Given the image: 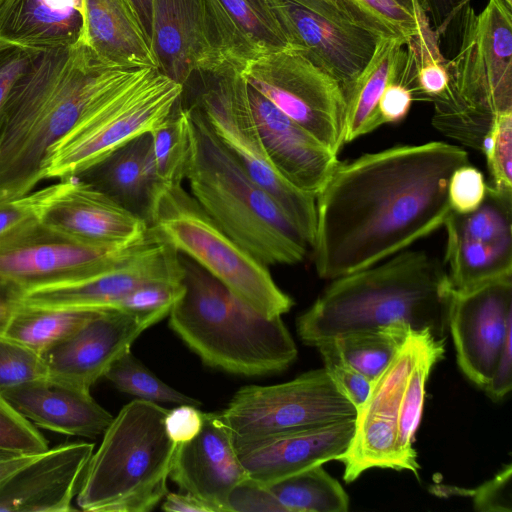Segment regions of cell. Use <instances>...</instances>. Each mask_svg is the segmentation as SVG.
Segmentation results:
<instances>
[{
	"label": "cell",
	"mask_w": 512,
	"mask_h": 512,
	"mask_svg": "<svg viewBox=\"0 0 512 512\" xmlns=\"http://www.w3.org/2000/svg\"><path fill=\"white\" fill-rule=\"evenodd\" d=\"M468 163L454 144L399 145L340 162L316 195L312 248L320 278L373 266L443 226L448 182Z\"/></svg>",
	"instance_id": "cell-1"
},
{
	"label": "cell",
	"mask_w": 512,
	"mask_h": 512,
	"mask_svg": "<svg viewBox=\"0 0 512 512\" xmlns=\"http://www.w3.org/2000/svg\"><path fill=\"white\" fill-rule=\"evenodd\" d=\"M453 297L443 264L424 251L404 250L373 266L338 277L296 320L307 345L404 323L445 338Z\"/></svg>",
	"instance_id": "cell-2"
},
{
	"label": "cell",
	"mask_w": 512,
	"mask_h": 512,
	"mask_svg": "<svg viewBox=\"0 0 512 512\" xmlns=\"http://www.w3.org/2000/svg\"><path fill=\"white\" fill-rule=\"evenodd\" d=\"M179 260L184 291L170 310L169 326L205 365L260 377L294 362L297 347L281 317L261 315L180 252Z\"/></svg>",
	"instance_id": "cell-3"
},
{
	"label": "cell",
	"mask_w": 512,
	"mask_h": 512,
	"mask_svg": "<svg viewBox=\"0 0 512 512\" xmlns=\"http://www.w3.org/2000/svg\"><path fill=\"white\" fill-rule=\"evenodd\" d=\"M182 105L190 119L191 154L185 179L191 195L225 233L263 264L301 262L308 244L296 227L223 147L202 115Z\"/></svg>",
	"instance_id": "cell-4"
},
{
	"label": "cell",
	"mask_w": 512,
	"mask_h": 512,
	"mask_svg": "<svg viewBox=\"0 0 512 512\" xmlns=\"http://www.w3.org/2000/svg\"><path fill=\"white\" fill-rule=\"evenodd\" d=\"M460 15L459 50L446 62L445 92L432 99V124L480 150L496 117L512 112V4L489 0L476 13L468 3Z\"/></svg>",
	"instance_id": "cell-5"
},
{
	"label": "cell",
	"mask_w": 512,
	"mask_h": 512,
	"mask_svg": "<svg viewBox=\"0 0 512 512\" xmlns=\"http://www.w3.org/2000/svg\"><path fill=\"white\" fill-rule=\"evenodd\" d=\"M167 412L136 399L113 417L77 494L82 510L148 512L161 502L178 446L165 429Z\"/></svg>",
	"instance_id": "cell-6"
},
{
	"label": "cell",
	"mask_w": 512,
	"mask_h": 512,
	"mask_svg": "<svg viewBox=\"0 0 512 512\" xmlns=\"http://www.w3.org/2000/svg\"><path fill=\"white\" fill-rule=\"evenodd\" d=\"M243 69L230 63L194 70L181 102L195 108L215 137L276 201L308 246L316 231V197L286 181L270 162L256 127Z\"/></svg>",
	"instance_id": "cell-7"
},
{
	"label": "cell",
	"mask_w": 512,
	"mask_h": 512,
	"mask_svg": "<svg viewBox=\"0 0 512 512\" xmlns=\"http://www.w3.org/2000/svg\"><path fill=\"white\" fill-rule=\"evenodd\" d=\"M141 67H112L80 41L52 90L28 117L0 167V199L26 196L44 180L51 147Z\"/></svg>",
	"instance_id": "cell-8"
},
{
	"label": "cell",
	"mask_w": 512,
	"mask_h": 512,
	"mask_svg": "<svg viewBox=\"0 0 512 512\" xmlns=\"http://www.w3.org/2000/svg\"><path fill=\"white\" fill-rule=\"evenodd\" d=\"M149 228L261 315L281 317L293 307L268 266L225 233L182 184L163 186Z\"/></svg>",
	"instance_id": "cell-9"
},
{
	"label": "cell",
	"mask_w": 512,
	"mask_h": 512,
	"mask_svg": "<svg viewBox=\"0 0 512 512\" xmlns=\"http://www.w3.org/2000/svg\"><path fill=\"white\" fill-rule=\"evenodd\" d=\"M181 94L182 85L158 68H140L51 147L44 180L75 178L124 143L152 131L171 114Z\"/></svg>",
	"instance_id": "cell-10"
},
{
	"label": "cell",
	"mask_w": 512,
	"mask_h": 512,
	"mask_svg": "<svg viewBox=\"0 0 512 512\" xmlns=\"http://www.w3.org/2000/svg\"><path fill=\"white\" fill-rule=\"evenodd\" d=\"M266 1L290 48L333 77L342 92L382 39L401 36L359 0Z\"/></svg>",
	"instance_id": "cell-11"
},
{
	"label": "cell",
	"mask_w": 512,
	"mask_h": 512,
	"mask_svg": "<svg viewBox=\"0 0 512 512\" xmlns=\"http://www.w3.org/2000/svg\"><path fill=\"white\" fill-rule=\"evenodd\" d=\"M218 413L239 455L289 433L354 419L357 410L319 368L280 384L244 386Z\"/></svg>",
	"instance_id": "cell-12"
},
{
	"label": "cell",
	"mask_w": 512,
	"mask_h": 512,
	"mask_svg": "<svg viewBox=\"0 0 512 512\" xmlns=\"http://www.w3.org/2000/svg\"><path fill=\"white\" fill-rule=\"evenodd\" d=\"M150 48L159 71L180 85L196 69H244L260 56L218 0H152Z\"/></svg>",
	"instance_id": "cell-13"
},
{
	"label": "cell",
	"mask_w": 512,
	"mask_h": 512,
	"mask_svg": "<svg viewBox=\"0 0 512 512\" xmlns=\"http://www.w3.org/2000/svg\"><path fill=\"white\" fill-rule=\"evenodd\" d=\"M243 75L279 110L338 155L344 143L345 100L340 84L299 51L260 55Z\"/></svg>",
	"instance_id": "cell-14"
},
{
	"label": "cell",
	"mask_w": 512,
	"mask_h": 512,
	"mask_svg": "<svg viewBox=\"0 0 512 512\" xmlns=\"http://www.w3.org/2000/svg\"><path fill=\"white\" fill-rule=\"evenodd\" d=\"M138 245L126 249L88 245L32 216L0 235V282L24 294L80 282L114 267Z\"/></svg>",
	"instance_id": "cell-15"
},
{
	"label": "cell",
	"mask_w": 512,
	"mask_h": 512,
	"mask_svg": "<svg viewBox=\"0 0 512 512\" xmlns=\"http://www.w3.org/2000/svg\"><path fill=\"white\" fill-rule=\"evenodd\" d=\"M443 226L444 261L455 292L512 277V190L487 185L476 210L466 214L451 211Z\"/></svg>",
	"instance_id": "cell-16"
},
{
	"label": "cell",
	"mask_w": 512,
	"mask_h": 512,
	"mask_svg": "<svg viewBox=\"0 0 512 512\" xmlns=\"http://www.w3.org/2000/svg\"><path fill=\"white\" fill-rule=\"evenodd\" d=\"M21 199L41 223L88 245L126 249L142 243L149 234L143 219L76 177Z\"/></svg>",
	"instance_id": "cell-17"
},
{
	"label": "cell",
	"mask_w": 512,
	"mask_h": 512,
	"mask_svg": "<svg viewBox=\"0 0 512 512\" xmlns=\"http://www.w3.org/2000/svg\"><path fill=\"white\" fill-rule=\"evenodd\" d=\"M182 278L179 252L151 228L148 237L121 262L89 279L26 292V304L114 309L128 293L147 283Z\"/></svg>",
	"instance_id": "cell-18"
},
{
	"label": "cell",
	"mask_w": 512,
	"mask_h": 512,
	"mask_svg": "<svg viewBox=\"0 0 512 512\" xmlns=\"http://www.w3.org/2000/svg\"><path fill=\"white\" fill-rule=\"evenodd\" d=\"M449 330L460 369L484 388L512 331V277L464 293L453 290Z\"/></svg>",
	"instance_id": "cell-19"
},
{
	"label": "cell",
	"mask_w": 512,
	"mask_h": 512,
	"mask_svg": "<svg viewBox=\"0 0 512 512\" xmlns=\"http://www.w3.org/2000/svg\"><path fill=\"white\" fill-rule=\"evenodd\" d=\"M169 313L104 310L42 354L48 376L90 390L146 329Z\"/></svg>",
	"instance_id": "cell-20"
},
{
	"label": "cell",
	"mask_w": 512,
	"mask_h": 512,
	"mask_svg": "<svg viewBox=\"0 0 512 512\" xmlns=\"http://www.w3.org/2000/svg\"><path fill=\"white\" fill-rule=\"evenodd\" d=\"M432 337L427 329L411 328L391 363L372 382L368 397L357 408L350 441L352 450L361 458L389 464L402 455L397 427L401 400L411 369Z\"/></svg>",
	"instance_id": "cell-21"
},
{
	"label": "cell",
	"mask_w": 512,
	"mask_h": 512,
	"mask_svg": "<svg viewBox=\"0 0 512 512\" xmlns=\"http://www.w3.org/2000/svg\"><path fill=\"white\" fill-rule=\"evenodd\" d=\"M94 452L89 442H69L38 454L0 485V511L67 512L73 510Z\"/></svg>",
	"instance_id": "cell-22"
},
{
	"label": "cell",
	"mask_w": 512,
	"mask_h": 512,
	"mask_svg": "<svg viewBox=\"0 0 512 512\" xmlns=\"http://www.w3.org/2000/svg\"><path fill=\"white\" fill-rule=\"evenodd\" d=\"M251 112L266 154L295 188L316 195L338 163L337 154L248 84Z\"/></svg>",
	"instance_id": "cell-23"
},
{
	"label": "cell",
	"mask_w": 512,
	"mask_h": 512,
	"mask_svg": "<svg viewBox=\"0 0 512 512\" xmlns=\"http://www.w3.org/2000/svg\"><path fill=\"white\" fill-rule=\"evenodd\" d=\"M232 438L219 413H204L199 433L178 444L169 478L214 512H227L232 489L247 478Z\"/></svg>",
	"instance_id": "cell-24"
},
{
	"label": "cell",
	"mask_w": 512,
	"mask_h": 512,
	"mask_svg": "<svg viewBox=\"0 0 512 512\" xmlns=\"http://www.w3.org/2000/svg\"><path fill=\"white\" fill-rule=\"evenodd\" d=\"M0 394L32 424L60 434L95 438L104 433L113 419L89 389L48 375Z\"/></svg>",
	"instance_id": "cell-25"
},
{
	"label": "cell",
	"mask_w": 512,
	"mask_h": 512,
	"mask_svg": "<svg viewBox=\"0 0 512 512\" xmlns=\"http://www.w3.org/2000/svg\"><path fill=\"white\" fill-rule=\"evenodd\" d=\"M355 418L296 431L239 454L248 477L269 485L337 460L353 436Z\"/></svg>",
	"instance_id": "cell-26"
},
{
	"label": "cell",
	"mask_w": 512,
	"mask_h": 512,
	"mask_svg": "<svg viewBox=\"0 0 512 512\" xmlns=\"http://www.w3.org/2000/svg\"><path fill=\"white\" fill-rule=\"evenodd\" d=\"M76 178L100 190L148 226L164 186L155 170L150 132L124 143Z\"/></svg>",
	"instance_id": "cell-27"
},
{
	"label": "cell",
	"mask_w": 512,
	"mask_h": 512,
	"mask_svg": "<svg viewBox=\"0 0 512 512\" xmlns=\"http://www.w3.org/2000/svg\"><path fill=\"white\" fill-rule=\"evenodd\" d=\"M408 42L401 36L382 39L365 68L343 91L344 143L383 125L378 105L390 83L401 82L417 92L416 67Z\"/></svg>",
	"instance_id": "cell-28"
},
{
	"label": "cell",
	"mask_w": 512,
	"mask_h": 512,
	"mask_svg": "<svg viewBox=\"0 0 512 512\" xmlns=\"http://www.w3.org/2000/svg\"><path fill=\"white\" fill-rule=\"evenodd\" d=\"M83 33V0H0V42L40 51L73 47Z\"/></svg>",
	"instance_id": "cell-29"
},
{
	"label": "cell",
	"mask_w": 512,
	"mask_h": 512,
	"mask_svg": "<svg viewBox=\"0 0 512 512\" xmlns=\"http://www.w3.org/2000/svg\"><path fill=\"white\" fill-rule=\"evenodd\" d=\"M81 41L106 65L157 68L130 0H83Z\"/></svg>",
	"instance_id": "cell-30"
},
{
	"label": "cell",
	"mask_w": 512,
	"mask_h": 512,
	"mask_svg": "<svg viewBox=\"0 0 512 512\" xmlns=\"http://www.w3.org/2000/svg\"><path fill=\"white\" fill-rule=\"evenodd\" d=\"M106 309L47 307L26 304L14 311L4 335L42 355Z\"/></svg>",
	"instance_id": "cell-31"
},
{
	"label": "cell",
	"mask_w": 512,
	"mask_h": 512,
	"mask_svg": "<svg viewBox=\"0 0 512 512\" xmlns=\"http://www.w3.org/2000/svg\"><path fill=\"white\" fill-rule=\"evenodd\" d=\"M284 512H346L349 498L322 465L267 485Z\"/></svg>",
	"instance_id": "cell-32"
},
{
	"label": "cell",
	"mask_w": 512,
	"mask_h": 512,
	"mask_svg": "<svg viewBox=\"0 0 512 512\" xmlns=\"http://www.w3.org/2000/svg\"><path fill=\"white\" fill-rule=\"evenodd\" d=\"M410 330L409 325L398 322L351 332L334 340L344 359L374 382L391 363Z\"/></svg>",
	"instance_id": "cell-33"
},
{
	"label": "cell",
	"mask_w": 512,
	"mask_h": 512,
	"mask_svg": "<svg viewBox=\"0 0 512 512\" xmlns=\"http://www.w3.org/2000/svg\"><path fill=\"white\" fill-rule=\"evenodd\" d=\"M151 133L155 170L163 185L182 184L190 154L191 130L181 98L171 114Z\"/></svg>",
	"instance_id": "cell-34"
},
{
	"label": "cell",
	"mask_w": 512,
	"mask_h": 512,
	"mask_svg": "<svg viewBox=\"0 0 512 512\" xmlns=\"http://www.w3.org/2000/svg\"><path fill=\"white\" fill-rule=\"evenodd\" d=\"M444 352L445 338L432 337L409 374L397 422L400 448L408 454L417 455L412 448V442L422 416L426 382L433 366L443 357Z\"/></svg>",
	"instance_id": "cell-35"
},
{
	"label": "cell",
	"mask_w": 512,
	"mask_h": 512,
	"mask_svg": "<svg viewBox=\"0 0 512 512\" xmlns=\"http://www.w3.org/2000/svg\"><path fill=\"white\" fill-rule=\"evenodd\" d=\"M104 377L120 392L140 400L200 406L201 402L172 388L148 368L131 352L120 356L108 369Z\"/></svg>",
	"instance_id": "cell-36"
},
{
	"label": "cell",
	"mask_w": 512,
	"mask_h": 512,
	"mask_svg": "<svg viewBox=\"0 0 512 512\" xmlns=\"http://www.w3.org/2000/svg\"><path fill=\"white\" fill-rule=\"evenodd\" d=\"M260 55L290 48L266 0H218Z\"/></svg>",
	"instance_id": "cell-37"
},
{
	"label": "cell",
	"mask_w": 512,
	"mask_h": 512,
	"mask_svg": "<svg viewBox=\"0 0 512 512\" xmlns=\"http://www.w3.org/2000/svg\"><path fill=\"white\" fill-rule=\"evenodd\" d=\"M492 186L512 190V112L500 114L482 139Z\"/></svg>",
	"instance_id": "cell-38"
},
{
	"label": "cell",
	"mask_w": 512,
	"mask_h": 512,
	"mask_svg": "<svg viewBox=\"0 0 512 512\" xmlns=\"http://www.w3.org/2000/svg\"><path fill=\"white\" fill-rule=\"evenodd\" d=\"M47 375L42 355L0 333V392Z\"/></svg>",
	"instance_id": "cell-39"
},
{
	"label": "cell",
	"mask_w": 512,
	"mask_h": 512,
	"mask_svg": "<svg viewBox=\"0 0 512 512\" xmlns=\"http://www.w3.org/2000/svg\"><path fill=\"white\" fill-rule=\"evenodd\" d=\"M315 347L329 377L357 410L368 397L372 382L344 359L334 339L323 341Z\"/></svg>",
	"instance_id": "cell-40"
},
{
	"label": "cell",
	"mask_w": 512,
	"mask_h": 512,
	"mask_svg": "<svg viewBox=\"0 0 512 512\" xmlns=\"http://www.w3.org/2000/svg\"><path fill=\"white\" fill-rule=\"evenodd\" d=\"M37 427L15 411L0 394V449L39 454L48 449Z\"/></svg>",
	"instance_id": "cell-41"
},
{
	"label": "cell",
	"mask_w": 512,
	"mask_h": 512,
	"mask_svg": "<svg viewBox=\"0 0 512 512\" xmlns=\"http://www.w3.org/2000/svg\"><path fill=\"white\" fill-rule=\"evenodd\" d=\"M183 291L182 278L147 283L128 293L114 309L131 312H170Z\"/></svg>",
	"instance_id": "cell-42"
},
{
	"label": "cell",
	"mask_w": 512,
	"mask_h": 512,
	"mask_svg": "<svg viewBox=\"0 0 512 512\" xmlns=\"http://www.w3.org/2000/svg\"><path fill=\"white\" fill-rule=\"evenodd\" d=\"M487 183L483 173L469 163L456 168L448 182V202L451 211L466 214L483 202Z\"/></svg>",
	"instance_id": "cell-43"
},
{
	"label": "cell",
	"mask_w": 512,
	"mask_h": 512,
	"mask_svg": "<svg viewBox=\"0 0 512 512\" xmlns=\"http://www.w3.org/2000/svg\"><path fill=\"white\" fill-rule=\"evenodd\" d=\"M227 512H284L277 499L263 483L250 477L239 482L230 492Z\"/></svg>",
	"instance_id": "cell-44"
},
{
	"label": "cell",
	"mask_w": 512,
	"mask_h": 512,
	"mask_svg": "<svg viewBox=\"0 0 512 512\" xmlns=\"http://www.w3.org/2000/svg\"><path fill=\"white\" fill-rule=\"evenodd\" d=\"M41 52L0 42V116L14 85Z\"/></svg>",
	"instance_id": "cell-45"
},
{
	"label": "cell",
	"mask_w": 512,
	"mask_h": 512,
	"mask_svg": "<svg viewBox=\"0 0 512 512\" xmlns=\"http://www.w3.org/2000/svg\"><path fill=\"white\" fill-rule=\"evenodd\" d=\"M511 476L512 465L507 464L493 478L468 491L474 508L480 512H511Z\"/></svg>",
	"instance_id": "cell-46"
},
{
	"label": "cell",
	"mask_w": 512,
	"mask_h": 512,
	"mask_svg": "<svg viewBox=\"0 0 512 512\" xmlns=\"http://www.w3.org/2000/svg\"><path fill=\"white\" fill-rule=\"evenodd\" d=\"M408 41L423 28L430 26L429 20H420L393 0H359Z\"/></svg>",
	"instance_id": "cell-47"
},
{
	"label": "cell",
	"mask_w": 512,
	"mask_h": 512,
	"mask_svg": "<svg viewBox=\"0 0 512 512\" xmlns=\"http://www.w3.org/2000/svg\"><path fill=\"white\" fill-rule=\"evenodd\" d=\"M203 414L197 406L190 404H179L168 410L164 422L169 438L177 444L193 439L201 430Z\"/></svg>",
	"instance_id": "cell-48"
},
{
	"label": "cell",
	"mask_w": 512,
	"mask_h": 512,
	"mask_svg": "<svg viewBox=\"0 0 512 512\" xmlns=\"http://www.w3.org/2000/svg\"><path fill=\"white\" fill-rule=\"evenodd\" d=\"M413 91L404 83H390L384 90L378 105L379 114L383 124L397 123L408 114L412 101Z\"/></svg>",
	"instance_id": "cell-49"
},
{
	"label": "cell",
	"mask_w": 512,
	"mask_h": 512,
	"mask_svg": "<svg viewBox=\"0 0 512 512\" xmlns=\"http://www.w3.org/2000/svg\"><path fill=\"white\" fill-rule=\"evenodd\" d=\"M449 78L445 60H428L416 65L417 93L432 100L442 95Z\"/></svg>",
	"instance_id": "cell-50"
},
{
	"label": "cell",
	"mask_w": 512,
	"mask_h": 512,
	"mask_svg": "<svg viewBox=\"0 0 512 512\" xmlns=\"http://www.w3.org/2000/svg\"><path fill=\"white\" fill-rule=\"evenodd\" d=\"M512 331L508 332L503 348L492 372V375L483 389L493 400H500L512 388Z\"/></svg>",
	"instance_id": "cell-51"
},
{
	"label": "cell",
	"mask_w": 512,
	"mask_h": 512,
	"mask_svg": "<svg viewBox=\"0 0 512 512\" xmlns=\"http://www.w3.org/2000/svg\"><path fill=\"white\" fill-rule=\"evenodd\" d=\"M433 30L440 36L471 0H419Z\"/></svg>",
	"instance_id": "cell-52"
},
{
	"label": "cell",
	"mask_w": 512,
	"mask_h": 512,
	"mask_svg": "<svg viewBox=\"0 0 512 512\" xmlns=\"http://www.w3.org/2000/svg\"><path fill=\"white\" fill-rule=\"evenodd\" d=\"M32 216L21 198L0 199V235Z\"/></svg>",
	"instance_id": "cell-53"
},
{
	"label": "cell",
	"mask_w": 512,
	"mask_h": 512,
	"mask_svg": "<svg viewBox=\"0 0 512 512\" xmlns=\"http://www.w3.org/2000/svg\"><path fill=\"white\" fill-rule=\"evenodd\" d=\"M161 505L167 512H214L213 509L189 493L167 492Z\"/></svg>",
	"instance_id": "cell-54"
},
{
	"label": "cell",
	"mask_w": 512,
	"mask_h": 512,
	"mask_svg": "<svg viewBox=\"0 0 512 512\" xmlns=\"http://www.w3.org/2000/svg\"><path fill=\"white\" fill-rule=\"evenodd\" d=\"M24 293L0 282V333H3L14 311L21 305Z\"/></svg>",
	"instance_id": "cell-55"
},
{
	"label": "cell",
	"mask_w": 512,
	"mask_h": 512,
	"mask_svg": "<svg viewBox=\"0 0 512 512\" xmlns=\"http://www.w3.org/2000/svg\"><path fill=\"white\" fill-rule=\"evenodd\" d=\"M37 455L38 454H18L0 460V485L16 471L32 461Z\"/></svg>",
	"instance_id": "cell-56"
},
{
	"label": "cell",
	"mask_w": 512,
	"mask_h": 512,
	"mask_svg": "<svg viewBox=\"0 0 512 512\" xmlns=\"http://www.w3.org/2000/svg\"><path fill=\"white\" fill-rule=\"evenodd\" d=\"M145 35L150 43L152 26V0H130Z\"/></svg>",
	"instance_id": "cell-57"
},
{
	"label": "cell",
	"mask_w": 512,
	"mask_h": 512,
	"mask_svg": "<svg viewBox=\"0 0 512 512\" xmlns=\"http://www.w3.org/2000/svg\"><path fill=\"white\" fill-rule=\"evenodd\" d=\"M402 8L416 16L420 20L428 19L425 11L423 10L419 0H393Z\"/></svg>",
	"instance_id": "cell-58"
},
{
	"label": "cell",
	"mask_w": 512,
	"mask_h": 512,
	"mask_svg": "<svg viewBox=\"0 0 512 512\" xmlns=\"http://www.w3.org/2000/svg\"><path fill=\"white\" fill-rule=\"evenodd\" d=\"M18 454H25V453H16V452L0 449V460L6 459V458H9V457L18 455Z\"/></svg>",
	"instance_id": "cell-59"
}]
</instances>
